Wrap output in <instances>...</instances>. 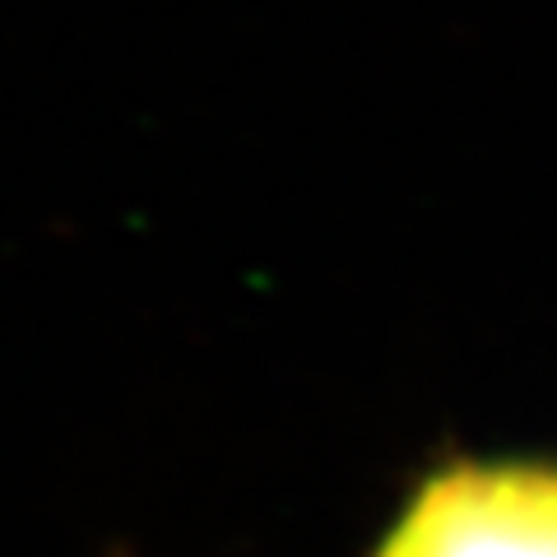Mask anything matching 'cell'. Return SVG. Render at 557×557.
I'll return each instance as SVG.
<instances>
[{"mask_svg": "<svg viewBox=\"0 0 557 557\" xmlns=\"http://www.w3.org/2000/svg\"><path fill=\"white\" fill-rule=\"evenodd\" d=\"M376 557H557V469H446L428 479Z\"/></svg>", "mask_w": 557, "mask_h": 557, "instance_id": "6da1fadb", "label": "cell"}]
</instances>
